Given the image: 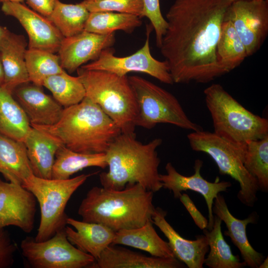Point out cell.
Instances as JSON below:
<instances>
[{
  "mask_svg": "<svg viewBox=\"0 0 268 268\" xmlns=\"http://www.w3.org/2000/svg\"><path fill=\"white\" fill-rule=\"evenodd\" d=\"M92 0V1H98V0Z\"/></svg>",
  "mask_w": 268,
  "mask_h": 268,
  "instance_id": "f6af8a7d",
  "label": "cell"
},
{
  "mask_svg": "<svg viewBox=\"0 0 268 268\" xmlns=\"http://www.w3.org/2000/svg\"><path fill=\"white\" fill-rule=\"evenodd\" d=\"M179 200L192 217L196 225L201 230L206 229L208 220L198 209L189 195L182 194Z\"/></svg>",
  "mask_w": 268,
  "mask_h": 268,
  "instance_id": "74e56055",
  "label": "cell"
},
{
  "mask_svg": "<svg viewBox=\"0 0 268 268\" xmlns=\"http://www.w3.org/2000/svg\"><path fill=\"white\" fill-rule=\"evenodd\" d=\"M20 247L22 256L34 268H90L95 261L68 241L65 228L43 241L27 236Z\"/></svg>",
  "mask_w": 268,
  "mask_h": 268,
  "instance_id": "30bf717a",
  "label": "cell"
},
{
  "mask_svg": "<svg viewBox=\"0 0 268 268\" xmlns=\"http://www.w3.org/2000/svg\"><path fill=\"white\" fill-rule=\"evenodd\" d=\"M162 139L156 138L143 144L135 135L121 133L105 152L108 171L99 175L102 187L121 190L128 184L138 183L153 193L162 188L158 168L160 159L157 148Z\"/></svg>",
  "mask_w": 268,
  "mask_h": 268,
  "instance_id": "3957f363",
  "label": "cell"
},
{
  "mask_svg": "<svg viewBox=\"0 0 268 268\" xmlns=\"http://www.w3.org/2000/svg\"><path fill=\"white\" fill-rule=\"evenodd\" d=\"M229 0H176L159 48L174 83H206L228 73L216 46Z\"/></svg>",
  "mask_w": 268,
  "mask_h": 268,
  "instance_id": "6da1fadb",
  "label": "cell"
},
{
  "mask_svg": "<svg viewBox=\"0 0 268 268\" xmlns=\"http://www.w3.org/2000/svg\"><path fill=\"white\" fill-rule=\"evenodd\" d=\"M31 125L12 94L0 86V134L24 142Z\"/></svg>",
  "mask_w": 268,
  "mask_h": 268,
  "instance_id": "484cf974",
  "label": "cell"
},
{
  "mask_svg": "<svg viewBox=\"0 0 268 268\" xmlns=\"http://www.w3.org/2000/svg\"><path fill=\"white\" fill-rule=\"evenodd\" d=\"M76 71L85 97L98 105L122 134L135 135L137 105L128 76L81 67Z\"/></svg>",
  "mask_w": 268,
  "mask_h": 268,
  "instance_id": "5b68a950",
  "label": "cell"
},
{
  "mask_svg": "<svg viewBox=\"0 0 268 268\" xmlns=\"http://www.w3.org/2000/svg\"><path fill=\"white\" fill-rule=\"evenodd\" d=\"M222 220L214 216L212 228L203 230L207 240L209 253L204 261V265L209 268H242L246 264L241 262L239 256L233 254L230 246L224 239L222 230Z\"/></svg>",
  "mask_w": 268,
  "mask_h": 268,
  "instance_id": "83f0119b",
  "label": "cell"
},
{
  "mask_svg": "<svg viewBox=\"0 0 268 268\" xmlns=\"http://www.w3.org/2000/svg\"><path fill=\"white\" fill-rule=\"evenodd\" d=\"M1 8L5 15L16 18L24 28L28 37V48L58 52L64 37L46 17L21 2L5 1Z\"/></svg>",
  "mask_w": 268,
  "mask_h": 268,
  "instance_id": "9a60e30c",
  "label": "cell"
},
{
  "mask_svg": "<svg viewBox=\"0 0 268 268\" xmlns=\"http://www.w3.org/2000/svg\"><path fill=\"white\" fill-rule=\"evenodd\" d=\"M25 61L29 81L41 86L48 77L65 70L59 56L45 50L28 48Z\"/></svg>",
  "mask_w": 268,
  "mask_h": 268,
  "instance_id": "d6a6232c",
  "label": "cell"
},
{
  "mask_svg": "<svg viewBox=\"0 0 268 268\" xmlns=\"http://www.w3.org/2000/svg\"><path fill=\"white\" fill-rule=\"evenodd\" d=\"M107 167L105 153H83L71 150L61 145L55 154L52 179H67L82 169Z\"/></svg>",
  "mask_w": 268,
  "mask_h": 268,
  "instance_id": "4316f807",
  "label": "cell"
},
{
  "mask_svg": "<svg viewBox=\"0 0 268 268\" xmlns=\"http://www.w3.org/2000/svg\"><path fill=\"white\" fill-rule=\"evenodd\" d=\"M0 173L7 181L22 185L34 175L24 142L0 134Z\"/></svg>",
  "mask_w": 268,
  "mask_h": 268,
  "instance_id": "cb8c5ba5",
  "label": "cell"
},
{
  "mask_svg": "<svg viewBox=\"0 0 268 268\" xmlns=\"http://www.w3.org/2000/svg\"><path fill=\"white\" fill-rule=\"evenodd\" d=\"M166 215V211L159 207H155L152 221L168 240V243L175 258L189 268H202L209 251L205 236L198 235L194 240L183 238L167 221Z\"/></svg>",
  "mask_w": 268,
  "mask_h": 268,
  "instance_id": "d6986e66",
  "label": "cell"
},
{
  "mask_svg": "<svg viewBox=\"0 0 268 268\" xmlns=\"http://www.w3.org/2000/svg\"><path fill=\"white\" fill-rule=\"evenodd\" d=\"M27 46L24 36L10 31L0 44L4 71L2 86L11 94L17 86L29 82L25 61Z\"/></svg>",
  "mask_w": 268,
  "mask_h": 268,
  "instance_id": "ffe728a7",
  "label": "cell"
},
{
  "mask_svg": "<svg viewBox=\"0 0 268 268\" xmlns=\"http://www.w3.org/2000/svg\"><path fill=\"white\" fill-rule=\"evenodd\" d=\"M53 98L64 108L80 102L85 97V90L79 77L62 72L46 78L43 83Z\"/></svg>",
  "mask_w": 268,
  "mask_h": 268,
  "instance_id": "1f68e13d",
  "label": "cell"
},
{
  "mask_svg": "<svg viewBox=\"0 0 268 268\" xmlns=\"http://www.w3.org/2000/svg\"><path fill=\"white\" fill-rule=\"evenodd\" d=\"M115 42V33L100 35L84 30L64 37L58 52L60 65L72 73L88 61L97 60L101 52L111 47Z\"/></svg>",
  "mask_w": 268,
  "mask_h": 268,
  "instance_id": "2e32d148",
  "label": "cell"
},
{
  "mask_svg": "<svg viewBox=\"0 0 268 268\" xmlns=\"http://www.w3.org/2000/svg\"><path fill=\"white\" fill-rule=\"evenodd\" d=\"M152 25L147 26L146 38L140 49L126 57H119L114 55L111 47L104 49L98 59L80 67L87 70H104L119 76H126L131 72L147 74L161 82L173 84L174 82L169 72L167 62L160 61L151 55L149 39Z\"/></svg>",
  "mask_w": 268,
  "mask_h": 268,
  "instance_id": "8fae6325",
  "label": "cell"
},
{
  "mask_svg": "<svg viewBox=\"0 0 268 268\" xmlns=\"http://www.w3.org/2000/svg\"><path fill=\"white\" fill-rule=\"evenodd\" d=\"M268 268V258H265L262 263L259 267V268Z\"/></svg>",
  "mask_w": 268,
  "mask_h": 268,
  "instance_id": "b9f144b4",
  "label": "cell"
},
{
  "mask_svg": "<svg viewBox=\"0 0 268 268\" xmlns=\"http://www.w3.org/2000/svg\"><path fill=\"white\" fill-rule=\"evenodd\" d=\"M90 12L113 11L142 17L143 0H84L81 2Z\"/></svg>",
  "mask_w": 268,
  "mask_h": 268,
  "instance_id": "e575fe53",
  "label": "cell"
},
{
  "mask_svg": "<svg viewBox=\"0 0 268 268\" xmlns=\"http://www.w3.org/2000/svg\"><path fill=\"white\" fill-rule=\"evenodd\" d=\"M185 266L175 257H147L111 244L90 268H182Z\"/></svg>",
  "mask_w": 268,
  "mask_h": 268,
  "instance_id": "7402d4cb",
  "label": "cell"
},
{
  "mask_svg": "<svg viewBox=\"0 0 268 268\" xmlns=\"http://www.w3.org/2000/svg\"><path fill=\"white\" fill-rule=\"evenodd\" d=\"M142 24L139 16L113 11L90 12L84 31L100 35H106L121 30L130 33Z\"/></svg>",
  "mask_w": 268,
  "mask_h": 268,
  "instance_id": "f1b7e54d",
  "label": "cell"
},
{
  "mask_svg": "<svg viewBox=\"0 0 268 268\" xmlns=\"http://www.w3.org/2000/svg\"><path fill=\"white\" fill-rule=\"evenodd\" d=\"M203 162L199 159L195 160L194 173L190 176H185L179 173L171 162L165 166L166 174H159L162 188L172 192L175 199H179L182 192L191 190L201 195L206 202L208 212L207 229L210 230L213 226L214 215L212 205L214 200L221 192H226L231 187L229 181H219L217 178L214 182L204 179L201 174Z\"/></svg>",
  "mask_w": 268,
  "mask_h": 268,
  "instance_id": "5bb4252c",
  "label": "cell"
},
{
  "mask_svg": "<svg viewBox=\"0 0 268 268\" xmlns=\"http://www.w3.org/2000/svg\"><path fill=\"white\" fill-rule=\"evenodd\" d=\"M89 13L81 2L67 4L56 0L53 10L47 18L64 37H68L84 31Z\"/></svg>",
  "mask_w": 268,
  "mask_h": 268,
  "instance_id": "4dcf8cb0",
  "label": "cell"
},
{
  "mask_svg": "<svg viewBox=\"0 0 268 268\" xmlns=\"http://www.w3.org/2000/svg\"><path fill=\"white\" fill-rule=\"evenodd\" d=\"M31 82L17 86L12 95L27 115L30 125L51 126L61 119L64 108Z\"/></svg>",
  "mask_w": 268,
  "mask_h": 268,
  "instance_id": "e0dca14e",
  "label": "cell"
},
{
  "mask_svg": "<svg viewBox=\"0 0 268 268\" xmlns=\"http://www.w3.org/2000/svg\"><path fill=\"white\" fill-rule=\"evenodd\" d=\"M192 149L208 154L216 164L219 173L228 175L239 184L237 198L241 203L253 207L258 200V182L244 165L247 143H234L215 134L201 130L187 135Z\"/></svg>",
  "mask_w": 268,
  "mask_h": 268,
  "instance_id": "52a82bcc",
  "label": "cell"
},
{
  "mask_svg": "<svg viewBox=\"0 0 268 268\" xmlns=\"http://www.w3.org/2000/svg\"><path fill=\"white\" fill-rule=\"evenodd\" d=\"M24 143L34 175L52 179L55 154L61 144L51 136L32 126Z\"/></svg>",
  "mask_w": 268,
  "mask_h": 268,
  "instance_id": "603a6c76",
  "label": "cell"
},
{
  "mask_svg": "<svg viewBox=\"0 0 268 268\" xmlns=\"http://www.w3.org/2000/svg\"><path fill=\"white\" fill-rule=\"evenodd\" d=\"M244 165L254 177L259 191L268 192V135L248 141L246 144Z\"/></svg>",
  "mask_w": 268,
  "mask_h": 268,
  "instance_id": "836d02e7",
  "label": "cell"
},
{
  "mask_svg": "<svg viewBox=\"0 0 268 268\" xmlns=\"http://www.w3.org/2000/svg\"><path fill=\"white\" fill-rule=\"evenodd\" d=\"M17 246L4 228L0 229V268H9L14 262Z\"/></svg>",
  "mask_w": 268,
  "mask_h": 268,
  "instance_id": "8d00e7d4",
  "label": "cell"
},
{
  "mask_svg": "<svg viewBox=\"0 0 268 268\" xmlns=\"http://www.w3.org/2000/svg\"><path fill=\"white\" fill-rule=\"evenodd\" d=\"M230 1H231L232 2H233V1H236V0H229Z\"/></svg>",
  "mask_w": 268,
  "mask_h": 268,
  "instance_id": "ee69618b",
  "label": "cell"
},
{
  "mask_svg": "<svg viewBox=\"0 0 268 268\" xmlns=\"http://www.w3.org/2000/svg\"><path fill=\"white\" fill-rule=\"evenodd\" d=\"M65 228L68 241L80 251L98 259L103 251L113 243L116 232L105 225L79 221L68 217Z\"/></svg>",
  "mask_w": 268,
  "mask_h": 268,
  "instance_id": "44dd1931",
  "label": "cell"
},
{
  "mask_svg": "<svg viewBox=\"0 0 268 268\" xmlns=\"http://www.w3.org/2000/svg\"><path fill=\"white\" fill-rule=\"evenodd\" d=\"M98 173L83 174L67 179H44L33 175L24 182L22 186L34 195L39 204L40 221L34 238L36 241L47 240L65 228L68 201L89 177Z\"/></svg>",
  "mask_w": 268,
  "mask_h": 268,
  "instance_id": "ba28073f",
  "label": "cell"
},
{
  "mask_svg": "<svg viewBox=\"0 0 268 268\" xmlns=\"http://www.w3.org/2000/svg\"><path fill=\"white\" fill-rule=\"evenodd\" d=\"M212 212L225 224L227 230L224 234L229 237L232 243L239 249L246 266L259 268L265 257L252 246L246 233L249 224L257 222L259 216L257 212H252L244 219L236 218L229 211L226 201L220 193L214 200Z\"/></svg>",
  "mask_w": 268,
  "mask_h": 268,
  "instance_id": "ac0fdd59",
  "label": "cell"
},
{
  "mask_svg": "<svg viewBox=\"0 0 268 268\" xmlns=\"http://www.w3.org/2000/svg\"><path fill=\"white\" fill-rule=\"evenodd\" d=\"M29 6L41 15L48 17L52 12L56 0H25Z\"/></svg>",
  "mask_w": 268,
  "mask_h": 268,
  "instance_id": "f35d334b",
  "label": "cell"
},
{
  "mask_svg": "<svg viewBox=\"0 0 268 268\" xmlns=\"http://www.w3.org/2000/svg\"><path fill=\"white\" fill-rule=\"evenodd\" d=\"M216 52L218 62L227 73L248 57L243 43L229 21L224 20L222 24Z\"/></svg>",
  "mask_w": 268,
  "mask_h": 268,
  "instance_id": "f546056e",
  "label": "cell"
},
{
  "mask_svg": "<svg viewBox=\"0 0 268 268\" xmlns=\"http://www.w3.org/2000/svg\"><path fill=\"white\" fill-rule=\"evenodd\" d=\"M224 20L231 22L248 57L252 56L260 50L268 36V0L233 1L227 9Z\"/></svg>",
  "mask_w": 268,
  "mask_h": 268,
  "instance_id": "7c38bea8",
  "label": "cell"
},
{
  "mask_svg": "<svg viewBox=\"0 0 268 268\" xmlns=\"http://www.w3.org/2000/svg\"><path fill=\"white\" fill-rule=\"evenodd\" d=\"M4 81V71L0 57V86H2Z\"/></svg>",
  "mask_w": 268,
  "mask_h": 268,
  "instance_id": "60d3db41",
  "label": "cell"
},
{
  "mask_svg": "<svg viewBox=\"0 0 268 268\" xmlns=\"http://www.w3.org/2000/svg\"><path fill=\"white\" fill-rule=\"evenodd\" d=\"M112 244L133 247L146 252L153 257H175L168 243L157 233L152 221L138 228L116 232Z\"/></svg>",
  "mask_w": 268,
  "mask_h": 268,
  "instance_id": "d4e9b609",
  "label": "cell"
},
{
  "mask_svg": "<svg viewBox=\"0 0 268 268\" xmlns=\"http://www.w3.org/2000/svg\"><path fill=\"white\" fill-rule=\"evenodd\" d=\"M154 193L138 183L121 190L95 186L82 200L78 214L82 220L103 224L115 232L138 228L152 221Z\"/></svg>",
  "mask_w": 268,
  "mask_h": 268,
  "instance_id": "7a4b0ae2",
  "label": "cell"
},
{
  "mask_svg": "<svg viewBox=\"0 0 268 268\" xmlns=\"http://www.w3.org/2000/svg\"><path fill=\"white\" fill-rule=\"evenodd\" d=\"M61 145L83 153H105L122 133L96 104L86 97L79 103L64 108L60 120L51 126L31 125Z\"/></svg>",
  "mask_w": 268,
  "mask_h": 268,
  "instance_id": "277c9868",
  "label": "cell"
},
{
  "mask_svg": "<svg viewBox=\"0 0 268 268\" xmlns=\"http://www.w3.org/2000/svg\"><path fill=\"white\" fill-rule=\"evenodd\" d=\"M37 200L21 184L0 179V229L9 226L30 233L34 227Z\"/></svg>",
  "mask_w": 268,
  "mask_h": 268,
  "instance_id": "4fadbf2b",
  "label": "cell"
},
{
  "mask_svg": "<svg viewBox=\"0 0 268 268\" xmlns=\"http://www.w3.org/2000/svg\"><path fill=\"white\" fill-rule=\"evenodd\" d=\"M203 93L217 135L237 143L268 135V120L246 109L220 84H212Z\"/></svg>",
  "mask_w": 268,
  "mask_h": 268,
  "instance_id": "8992f818",
  "label": "cell"
},
{
  "mask_svg": "<svg viewBox=\"0 0 268 268\" xmlns=\"http://www.w3.org/2000/svg\"><path fill=\"white\" fill-rule=\"evenodd\" d=\"M128 78L137 105L136 126L151 129L159 124H169L192 131L202 130L190 119L172 93L140 76Z\"/></svg>",
  "mask_w": 268,
  "mask_h": 268,
  "instance_id": "9c48e42d",
  "label": "cell"
},
{
  "mask_svg": "<svg viewBox=\"0 0 268 268\" xmlns=\"http://www.w3.org/2000/svg\"><path fill=\"white\" fill-rule=\"evenodd\" d=\"M142 17H147L155 33L156 46L159 48L167 27V22L162 16L159 0H143Z\"/></svg>",
  "mask_w": 268,
  "mask_h": 268,
  "instance_id": "d590c367",
  "label": "cell"
},
{
  "mask_svg": "<svg viewBox=\"0 0 268 268\" xmlns=\"http://www.w3.org/2000/svg\"><path fill=\"white\" fill-rule=\"evenodd\" d=\"M25 0H0V4H2L3 2L5 1H12V2H22Z\"/></svg>",
  "mask_w": 268,
  "mask_h": 268,
  "instance_id": "7bdbcfd3",
  "label": "cell"
},
{
  "mask_svg": "<svg viewBox=\"0 0 268 268\" xmlns=\"http://www.w3.org/2000/svg\"><path fill=\"white\" fill-rule=\"evenodd\" d=\"M9 31L5 27L0 25V44Z\"/></svg>",
  "mask_w": 268,
  "mask_h": 268,
  "instance_id": "ab89813d",
  "label": "cell"
}]
</instances>
